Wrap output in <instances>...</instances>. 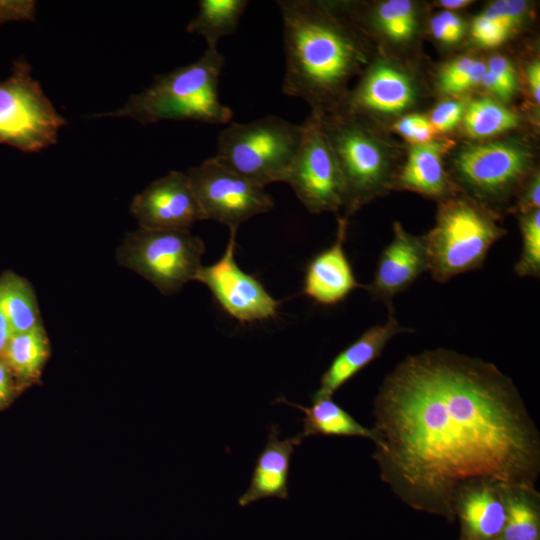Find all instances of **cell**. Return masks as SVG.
<instances>
[{
    "label": "cell",
    "mask_w": 540,
    "mask_h": 540,
    "mask_svg": "<svg viewBox=\"0 0 540 540\" xmlns=\"http://www.w3.org/2000/svg\"><path fill=\"white\" fill-rule=\"evenodd\" d=\"M373 416L380 478L414 510L452 523L469 485L536 488L538 428L491 362L446 348L408 355L379 386Z\"/></svg>",
    "instance_id": "obj_1"
},
{
    "label": "cell",
    "mask_w": 540,
    "mask_h": 540,
    "mask_svg": "<svg viewBox=\"0 0 540 540\" xmlns=\"http://www.w3.org/2000/svg\"><path fill=\"white\" fill-rule=\"evenodd\" d=\"M283 22L284 94L306 101L320 115L337 112L347 84L366 61L356 26L335 5L279 0Z\"/></svg>",
    "instance_id": "obj_2"
},
{
    "label": "cell",
    "mask_w": 540,
    "mask_h": 540,
    "mask_svg": "<svg viewBox=\"0 0 540 540\" xmlns=\"http://www.w3.org/2000/svg\"><path fill=\"white\" fill-rule=\"evenodd\" d=\"M224 63L217 48H207L195 62L156 77L121 108L92 117L131 118L141 124L164 120L229 123L232 110L221 102L218 93Z\"/></svg>",
    "instance_id": "obj_3"
},
{
    "label": "cell",
    "mask_w": 540,
    "mask_h": 540,
    "mask_svg": "<svg viewBox=\"0 0 540 540\" xmlns=\"http://www.w3.org/2000/svg\"><path fill=\"white\" fill-rule=\"evenodd\" d=\"M506 234L495 212L468 195L443 199L433 228L423 236L428 271L445 283L483 266L491 247Z\"/></svg>",
    "instance_id": "obj_4"
},
{
    "label": "cell",
    "mask_w": 540,
    "mask_h": 540,
    "mask_svg": "<svg viewBox=\"0 0 540 540\" xmlns=\"http://www.w3.org/2000/svg\"><path fill=\"white\" fill-rule=\"evenodd\" d=\"M302 136V124L275 115L247 123H230L218 136L214 156L265 188L286 181Z\"/></svg>",
    "instance_id": "obj_5"
},
{
    "label": "cell",
    "mask_w": 540,
    "mask_h": 540,
    "mask_svg": "<svg viewBox=\"0 0 540 540\" xmlns=\"http://www.w3.org/2000/svg\"><path fill=\"white\" fill-rule=\"evenodd\" d=\"M320 119L345 179L347 219L392 188V157L382 139L362 117L339 111L320 115Z\"/></svg>",
    "instance_id": "obj_6"
},
{
    "label": "cell",
    "mask_w": 540,
    "mask_h": 540,
    "mask_svg": "<svg viewBox=\"0 0 540 540\" xmlns=\"http://www.w3.org/2000/svg\"><path fill=\"white\" fill-rule=\"evenodd\" d=\"M204 251L203 241L189 230L138 227L117 247L116 261L170 295L195 280Z\"/></svg>",
    "instance_id": "obj_7"
},
{
    "label": "cell",
    "mask_w": 540,
    "mask_h": 540,
    "mask_svg": "<svg viewBox=\"0 0 540 540\" xmlns=\"http://www.w3.org/2000/svg\"><path fill=\"white\" fill-rule=\"evenodd\" d=\"M66 120L56 111L21 58L0 82V143L24 152H38L57 142Z\"/></svg>",
    "instance_id": "obj_8"
},
{
    "label": "cell",
    "mask_w": 540,
    "mask_h": 540,
    "mask_svg": "<svg viewBox=\"0 0 540 540\" xmlns=\"http://www.w3.org/2000/svg\"><path fill=\"white\" fill-rule=\"evenodd\" d=\"M531 161L525 144L500 141L462 147L453 166L468 196L489 208L519 191L528 178Z\"/></svg>",
    "instance_id": "obj_9"
},
{
    "label": "cell",
    "mask_w": 540,
    "mask_h": 540,
    "mask_svg": "<svg viewBox=\"0 0 540 540\" xmlns=\"http://www.w3.org/2000/svg\"><path fill=\"white\" fill-rule=\"evenodd\" d=\"M285 183L311 213L338 212L345 207V179L322 128L320 114L311 112Z\"/></svg>",
    "instance_id": "obj_10"
},
{
    "label": "cell",
    "mask_w": 540,
    "mask_h": 540,
    "mask_svg": "<svg viewBox=\"0 0 540 540\" xmlns=\"http://www.w3.org/2000/svg\"><path fill=\"white\" fill-rule=\"evenodd\" d=\"M206 220L229 229L269 212L274 201L265 188L235 172L215 156L186 172Z\"/></svg>",
    "instance_id": "obj_11"
},
{
    "label": "cell",
    "mask_w": 540,
    "mask_h": 540,
    "mask_svg": "<svg viewBox=\"0 0 540 540\" xmlns=\"http://www.w3.org/2000/svg\"><path fill=\"white\" fill-rule=\"evenodd\" d=\"M229 230L223 255L215 263L201 266L195 280L207 286L221 308L242 324L274 318L279 302L257 278L238 266L235 260L237 229Z\"/></svg>",
    "instance_id": "obj_12"
},
{
    "label": "cell",
    "mask_w": 540,
    "mask_h": 540,
    "mask_svg": "<svg viewBox=\"0 0 540 540\" xmlns=\"http://www.w3.org/2000/svg\"><path fill=\"white\" fill-rule=\"evenodd\" d=\"M130 212L139 227L189 230L206 220L186 173L170 171L153 181L132 200Z\"/></svg>",
    "instance_id": "obj_13"
},
{
    "label": "cell",
    "mask_w": 540,
    "mask_h": 540,
    "mask_svg": "<svg viewBox=\"0 0 540 540\" xmlns=\"http://www.w3.org/2000/svg\"><path fill=\"white\" fill-rule=\"evenodd\" d=\"M428 271V255L423 236L407 232L393 223V237L382 250L372 281L364 286L375 300L388 305Z\"/></svg>",
    "instance_id": "obj_14"
},
{
    "label": "cell",
    "mask_w": 540,
    "mask_h": 540,
    "mask_svg": "<svg viewBox=\"0 0 540 540\" xmlns=\"http://www.w3.org/2000/svg\"><path fill=\"white\" fill-rule=\"evenodd\" d=\"M416 88L411 77L392 63L378 60L364 73L339 111L367 115H394L413 105Z\"/></svg>",
    "instance_id": "obj_15"
},
{
    "label": "cell",
    "mask_w": 540,
    "mask_h": 540,
    "mask_svg": "<svg viewBox=\"0 0 540 540\" xmlns=\"http://www.w3.org/2000/svg\"><path fill=\"white\" fill-rule=\"evenodd\" d=\"M346 232L347 219L339 218L334 243L319 252L306 267L303 293L317 304L335 305L356 288L363 287L357 282L344 250Z\"/></svg>",
    "instance_id": "obj_16"
},
{
    "label": "cell",
    "mask_w": 540,
    "mask_h": 540,
    "mask_svg": "<svg viewBox=\"0 0 540 540\" xmlns=\"http://www.w3.org/2000/svg\"><path fill=\"white\" fill-rule=\"evenodd\" d=\"M397 320L392 304L385 322L364 331L359 338L338 353L323 373L320 387L313 396L332 397L345 383L382 354L389 341L402 333L412 332Z\"/></svg>",
    "instance_id": "obj_17"
},
{
    "label": "cell",
    "mask_w": 540,
    "mask_h": 540,
    "mask_svg": "<svg viewBox=\"0 0 540 540\" xmlns=\"http://www.w3.org/2000/svg\"><path fill=\"white\" fill-rule=\"evenodd\" d=\"M506 487L479 482L459 494L455 505V519L460 523L459 540L500 539L506 521Z\"/></svg>",
    "instance_id": "obj_18"
},
{
    "label": "cell",
    "mask_w": 540,
    "mask_h": 540,
    "mask_svg": "<svg viewBox=\"0 0 540 540\" xmlns=\"http://www.w3.org/2000/svg\"><path fill=\"white\" fill-rule=\"evenodd\" d=\"M302 440L300 434L281 439L279 427L275 424L269 427L268 439L256 460L250 484L238 499L240 506L266 498L288 499L291 457Z\"/></svg>",
    "instance_id": "obj_19"
},
{
    "label": "cell",
    "mask_w": 540,
    "mask_h": 540,
    "mask_svg": "<svg viewBox=\"0 0 540 540\" xmlns=\"http://www.w3.org/2000/svg\"><path fill=\"white\" fill-rule=\"evenodd\" d=\"M445 147L434 141L413 144L394 182L402 189L442 200L456 194L443 167Z\"/></svg>",
    "instance_id": "obj_20"
},
{
    "label": "cell",
    "mask_w": 540,
    "mask_h": 540,
    "mask_svg": "<svg viewBox=\"0 0 540 540\" xmlns=\"http://www.w3.org/2000/svg\"><path fill=\"white\" fill-rule=\"evenodd\" d=\"M275 402L295 407L304 413L303 431L300 433L303 439L313 435H326L363 437L370 439L374 445L378 442V435L373 428L361 425L331 397L312 396L310 407L289 402L283 397L277 398Z\"/></svg>",
    "instance_id": "obj_21"
},
{
    "label": "cell",
    "mask_w": 540,
    "mask_h": 540,
    "mask_svg": "<svg viewBox=\"0 0 540 540\" xmlns=\"http://www.w3.org/2000/svg\"><path fill=\"white\" fill-rule=\"evenodd\" d=\"M50 354V343L43 325L14 333L3 352L2 359L18 383L36 381Z\"/></svg>",
    "instance_id": "obj_22"
},
{
    "label": "cell",
    "mask_w": 540,
    "mask_h": 540,
    "mask_svg": "<svg viewBox=\"0 0 540 540\" xmlns=\"http://www.w3.org/2000/svg\"><path fill=\"white\" fill-rule=\"evenodd\" d=\"M0 311L6 317L13 334L43 325L32 285L10 271L0 276Z\"/></svg>",
    "instance_id": "obj_23"
},
{
    "label": "cell",
    "mask_w": 540,
    "mask_h": 540,
    "mask_svg": "<svg viewBox=\"0 0 540 540\" xmlns=\"http://www.w3.org/2000/svg\"><path fill=\"white\" fill-rule=\"evenodd\" d=\"M247 0H200L196 16L186 31L202 36L207 48H217L221 38L232 35L248 6Z\"/></svg>",
    "instance_id": "obj_24"
},
{
    "label": "cell",
    "mask_w": 540,
    "mask_h": 540,
    "mask_svg": "<svg viewBox=\"0 0 540 540\" xmlns=\"http://www.w3.org/2000/svg\"><path fill=\"white\" fill-rule=\"evenodd\" d=\"M506 521L499 540H540V495L536 488L505 489Z\"/></svg>",
    "instance_id": "obj_25"
},
{
    "label": "cell",
    "mask_w": 540,
    "mask_h": 540,
    "mask_svg": "<svg viewBox=\"0 0 540 540\" xmlns=\"http://www.w3.org/2000/svg\"><path fill=\"white\" fill-rule=\"evenodd\" d=\"M462 121L465 132L473 138L495 136L519 125L517 114L488 97L466 105Z\"/></svg>",
    "instance_id": "obj_26"
},
{
    "label": "cell",
    "mask_w": 540,
    "mask_h": 540,
    "mask_svg": "<svg viewBox=\"0 0 540 540\" xmlns=\"http://www.w3.org/2000/svg\"><path fill=\"white\" fill-rule=\"evenodd\" d=\"M375 27L394 42H406L417 28L416 10L407 0H389L371 13Z\"/></svg>",
    "instance_id": "obj_27"
},
{
    "label": "cell",
    "mask_w": 540,
    "mask_h": 540,
    "mask_svg": "<svg viewBox=\"0 0 540 540\" xmlns=\"http://www.w3.org/2000/svg\"><path fill=\"white\" fill-rule=\"evenodd\" d=\"M522 248L514 271L519 277L540 276V210L520 214Z\"/></svg>",
    "instance_id": "obj_28"
},
{
    "label": "cell",
    "mask_w": 540,
    "mask_h": 540,
    "mask_svg": "<svg viewBox=\"0 0 540 540\" xmlns=\"http://www.w3.org/2000/svg\"><path fill=\"white\" fill-rule=\"evenodd\" d=\"M486 65L468 56L458 57L440 71L438 85L448 95H458L480 85Z\"/></svg>",
    "instance_id": "obj_29"
},
{
    "label": "cell",
    "mask_w": 540,
    "mask_h": 540,
    "mask_svg": "<svg viewBox=\"0 0 540 540\" xmlns=\"http://www.w3.org/2000/svg\"><path fill=\"white\" fill-rule=\"evenodd\" d=\"M526 9L525 1L499 0L492 3L482 13L511 33L523 21Z\"/></svg>",
    "instance_id": "obj_30"
},
{
    "label": "cell",
    "mask_w": 540,
    "mask_h": 540,
    "mask_svg": "<svg viewBox=\"0 0 540 540\" xmlns=\"http://www.w3.org/2000/svg\"><path fill=\"white\" fill-rule=\"evenodd\" d=\"M394 129L413 144L432 141L436 131L430 121L419 114H410L400 118Z\"/></svg>",
    "instance_id": "obj_31"
},
{
    "label": "cell",
    "mask_w": 540,
    "mask_h": 540,
    "mask_svg": "<svg viewBox=\"0 0 540 540\" xmlns=\"http://www.w3.org/2000/svg\"><path fill=\"white\" fill-rule=\"evenodd\" d=\"M466 104L459 100H450L438 104L430 115V123L435 131L447 132L462 121Z\"/></svg>",
    "instance_id": "obj_32"
},
{
    "label": "cell",
    "mask_w": 540,
    "mask_h": 540,
    "mask_svg": "<svg viewBox=\"0 0 540 540\" xmlns=\"http://www.w3.org/2000/svg\"><path fill=\"white\" fill-rule=\"evenodd\" d=\"M510 33L503 27L486 17L483 13L477 16L472 24V35L482 46L495 47L503 43Z\"/></svg>",
    "instance_id": "obj_33"
},
{
    "label": "cell",
    "mask_w": 540,
    "mask_h": 540,
    "mask_svg": "<svg viewBox=\"0 0 540 540\" xmlns=\"http://www.w3.org/2000/svg\"><path fill=\"white\" fill-rule=\"evenodd\" d=\"M540 206V177L539 173L529 176L519 189V197L514 205V210L524 214Z\"/></svg>",
    "instance_id": "obj_34"
},
{
    "label": "cell",
    "mask_w": 540,
    "mask_h": 540,
    "mask_svg": "<svg viewBox=\"0 0 540 540\" xmlns=\"http://www.w3.org/2000/svg\"><path fill=\"white\" fill-rule=\"evenodd\" d=\"M486 67L512 96L516 89V72L511 62L504 56L495 55L489 58Z\"/></svg>",
    "instance_id": "obj_35"
},
{
    "label": "cell",
    "mask_w": 540,
    "mask_h": 540,
    "mask_svg": "<svg viewBox=\"0 0 540 540\" xmlns=\"http://www.w3.org/2000/svg\"><path fill=\"white\" fill-rule=\"evenodd\" d=\"M35 8V1H0V24L13 20L32 21Z\"/></svg>",
    "instance_id": "obj_36"
},
{
    "label": "cell",
    "mask_w": 540,
    "mask_h": 540,
    "mask_svg": "<svg viewBox=\"0 0 540 540\" xmlns=\"http://www.w3.org/2000/svg\"><path fill=\"white\" fill-rule=\"evenodd\" d=\"M18 382L0 357V408L5 406L17 389Z\"/></svg>",
    "instance_id": "obj_37"
},
{
    "label": "cell",
    "mask_w": 540,
    "mask_h": 540,
    "mask_svg": "<svg viewBox=\"0 0 540 540\" xmlns=\"http://www.w3.org/2000/svg\"><path fill=\"white\" fill-rule=\"evenodd\" d=\"M527 82L532 98L539 105L540 102V63L539 60L531 62L526 70Z\"/></svg>",
    "instance_id": "obj_38"
},
{
    "label": "cell",
    "mask_w": 540,
    "mask_h": 540,
    "mask_svg": "<svg viewBox=\"0 0 540 540\" xmlns=\"http://www.w3.org/2000/svg\"><path fill=\"white\" fill-rule=\"evenodd\" d=\"M438 16L448 28L450 33L459 41L464 33V24L461 18L452 11L444 10Z\"/></svg>",
    "instance_id": "obj_39"
},
{
    "label": "cell",
    "mask_w": 540,
    "mask_h": 540,
    "mask_svg": "<svg viewBox=\"0 0 540 540\" xmlns=\"http://www.w3.org/2000/svg\"><path fill=\"white\" fill-rule=\"evenodd\" d=\"M480 85L500 99L506 100L511 97L500 81L487 70V67Z\"/></svg>",
    "instance_id": "obj_40"
},
{
    "label": "cell",
    "mask_w": 540,
    "mask_h": 540,
    "mask_svg": "<svg viewBox=\"0 0 540 540\" xmlns=\"http://www.w3.org/2000/svg\"><path fill=\"white\" fill-rule=\"evenodd\" d=\"M430 29L433 36L443 43L454 44L458 42L456 38L450 33L448 28L445 26L438 14L431 19Z\"/></svg>",
    "instance_id": "obj_41"
},
{
    "label": "cell",
    "mask_w": 540,
    "mask_h": 540,
    "mask_svg": "<svg viewBox=\"0 0 540 540\" xmlns=\"http://www.w3.org/2000/svg\"><path fill=\"white\" fill-rule=\"evenodd\" d=\"M13 332L12 329L4 316V314L0 311V357H2L3 352L6 348V345L12 336Z\"/></svg>",
    "instance_id": "obj_42"
},
{
    "label": "cell",
    "mask_w": 540,
    "mask_h": 540,
    "mask_svg": "<svg viewBox=\"0 0 540 540\" xmlns=\"http://www.w3.org/2000/svg\"><path fill=\"white\" fill-rule=\"evenodd\" d=\"M471 4L469 0H442L440 5L446 8V10L451 11L454 9H460L467 5Z\"/></svg>",
    "instance_id": "obj_43"
}]
</instances>
